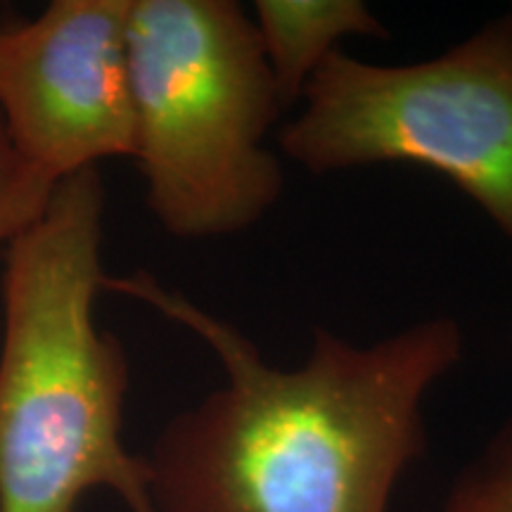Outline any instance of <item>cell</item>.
I'll return each instance as SVG.
<instances>
[{"mask_svg":"<svg viewBox=\"0 0 512 512\" xmlns=\"http://www.w3.org/2000/svg\"><path fill=\"white\" fill-rule=\"evenodd\" d=\"M102 290L183 325L226 377L143 456L155 512H389L425 453V396L463 358L460 325L437 316L370 347L316 330L302 366L278 368L155 275L107 273Z\"/></svg>","mask_w":512,"mask_h":512,"instance_id":"obj_1","label":"cell"},{"mask_svg":"<svg viewBox=\"0 0 512 512\" xmlns=\"http://www.w3.org/2000/svg\"><path fill=\"white\" fill-rule=\"evenodd\" d=\"M105 183L64 178L43 214L5 247L0 306V512H76L110 489L155 512L143 456L124 444L128 361L95 323Z\"/></svg>","mask_w":512,"mask_h":512,"instance_id":"obj_2","label":"cell"},{"mask_svg":"<svg viewBox=\"0 0 512 512\" xmlns=\"http://www.w3.org/2000/svg\"><path fill=\"white\" fill-rule=\"evenodd\" d=\"M145 202L171 238L252 228L283 192L266 138L283 112L252 17L233 0L128 3Z\"/></svg>","mask_w":512,"mask_h":512,"instance_id":"obj_3","label":"cell"},{"mask_svg":"<svg viewBox=\"0 0 512 512\" xmlns=\"http://www.w3.org/2000/svg\"><path fill=\"white\" fill-rule=\"evenodd\" d=\"M278 143L311 174L413 164L463 190L512 242V22L503 15L444 55L373 64L337 50Z\"/></svg>","mask_w":512,"mask_h":512,"instance_id":"obj_4","label":"cell"},{"mask_svg":"<svg viewBox=\"0 0 512 512\" xmlns=\"http://www.w3.org/2000/svg\"><path fill=\"white\" fill-rule=\"evenodd\" d=\"M131 0H53L0 24V124L53 185L133 157Z\"/></svg>","mask_w":512,"mask_h":512,"instance_id":"obj_5","label":"cell"},{"mask_svg":"<svg viewBox=\"0 0 512 512\" xmlns=\"http://www.w3.org/2000/svg\"><path fill=\"white\" fill-rule=\"evenodd\" d=\"M254 27L283 110L302 98L344 38L387 36L361 0H256Z\"/></svg>","mask_w":512,"mask_h":512,"instance_id":"obj_6","label":"cell"},{"mask_svg":"<svg viewBox=\"0 0 512 512\" xmlns=\"http://www.w3.org/2000/svg\"><path fill=\"white\" fill-rule=\"evenodd\" d=\"M441 512H512V411L494 439L460 472Z\"/></svg>","mask_w":512,"mask_h":512,"instance_id":"obj_7","label":"cell"},{"mask_svg":"<svg viewBox=\"0 0 512 512\" xmlns=\"http://www.w3.org/2000/svg\"><path fill=\"white\" fill-rule=\"evenodd\" d=\"M55 188L19 157L0 124V247H8L43 214Z\"/></svg>","mask_w":512,"mask_h":512,"instance_id":"obj_8","label":"cell"},{"mask_svg":"<svg viewBox=\"0 0 512 512\" xmlns=\"http://www.w3.org/2000/svg\"><path fill=\"white\" fill-rule=\"evenodd\" d=\"M12 17H15V12H10L8 8H0V24H5Z\"/></svg>","mask_w":512,"mask_h":512,"instance_id":"obj_9","label":"cell"},{"mask_svg":"<svg viewBox=\"0 0 512 512\" xmlns=\"http://www.w3.org/2000/svg\"><path fill=\"white\" fill-rule=\"evenodd\" d=\"M508 17H510V22H512V10H510V12H508Z\"/></svg>","mask_w":512,"mask_h":512,"instance_id":"obj_10","label":"cell"}]
</instances>
